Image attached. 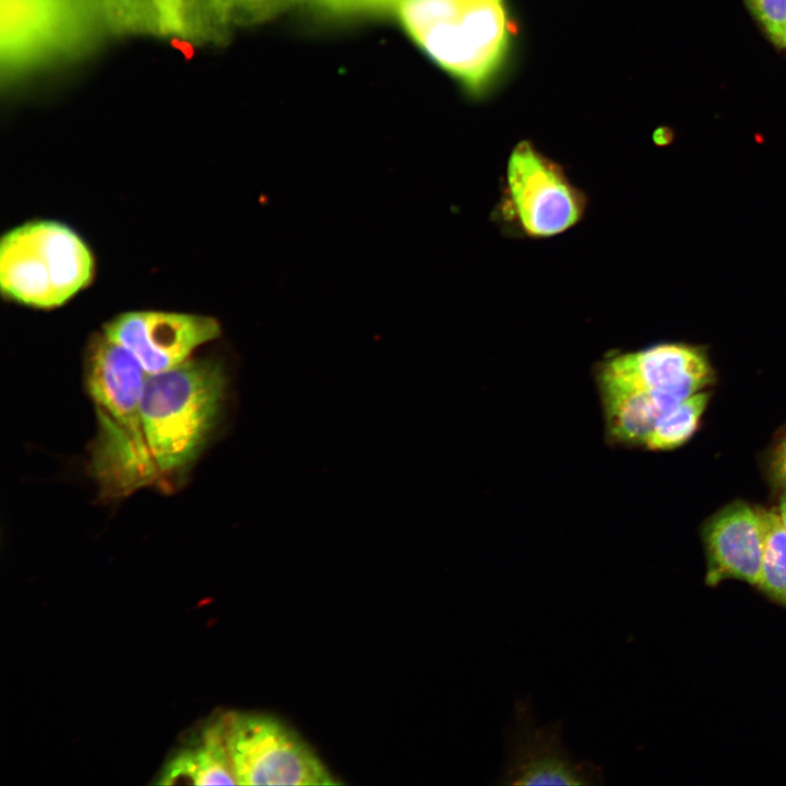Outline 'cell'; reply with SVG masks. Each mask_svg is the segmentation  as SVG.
I'll list each match as a JSON object with an SVG mask.
<instances>
[{
	"label": "cell",
	"instance_id": "6da1fadb",
	"mask_svg": "<svg viewBox=\"0 0 786 786\" xmlns=\"http://www.w3.org/2000/svg\"><path fill=\"white\" fill-rule=\"evenodd\" d=\"M85 370L97 426L88 472L99 496L117 500L158 483L141 410L147 372L104 332L88 344Z\"/></svg>",
	"mask_w": 786,
	"mask_h": 786
},
{
	"label": "cell",
	"instance_id": "7a4b0ae2",
	"mask_svg": "<svg viewBox=\"0 0 786 786\" xmlns=\"http://www.w3.org/2000/svg\"><path fill=\"white\" fill-rule=\"evenodd\" d=\"M228 374L218 357L189 358L147 374L142 418L159 480L186 473L215 430L226 402Z\"/></svg>",
	"mask_w": 786,
	"mask_h": 786
},
{
	"label": "cell",
	"instance_id": "3957f363",
	"mask_svg": "<svg viewBox=\"0 0 786 786\" xmlns=\"http://www.w3.org/2000/svg\"><path fill=\"white\" fill-rule=\"evenodd\" d=\"M94 272L86 242L57 221L27 222L10 229L0 241L1 290L23 306L60 307L90 285Z\"/></svg>",
	"mask_w": 786,
	"mask_h": 786
},
{
	"label": "cell",
	"instance_id": "277c9868",
	"mask_svg": "<svg viewBox=\"0 0 786 786\" xmlns=\"http://www.w3.org/2000/svg\"><path fill=\"white\" fill-rule=\"evenodd\" d=\"M405 35L454 79L479 88L504 58L509 25L501 2L418 0Z\"/></svg>",
	"mask_w": 786,
	"mask_h": 786
},
{
	"label": "cell",
	"instance_id": "5b68a950",
	"mask_svg": "<svg viewBox=\"0 0 786 786\" xmlns=\"http://www.w3.org/2000/svg\"><path fill=\"white\" fill-rule=\"evenodd\" d=\"M110 32H117L114 0H1L3 71L29 72Z\"/></svg>",
	"mask_w": 786,
	"mask_h": 786
},
{
	"label": "cell",
	"instance_id": "8992f818",
	"mask_svg": "<svg viewBox=\"0 0 786 786\" xmlns=\"http://www.w3.org/2000/svg\"><path fill=\"white\" fill-rule=\"evenodd\" d=\"M491 217L507 236L543 239L576 226L587 209L585 192L564 168L529 141L510 153Z\"/></svg>",
	"mask_w": 786,
	"mask_h": 786
},
{
	"label": "cell",
	"instance_id": "52a82bcc",
	"mask_svg": "<svg viewBox=\"0 0 786 786\" xmlns=\"http://www.w3.org/2000/svg\"><path fill=\"white\" fill-rule=\"evenodd\" d=\"M239 785H336L310 746L279 718L262 713L224 715Z\"/></svg>",
	"mask_w": 786,
	"mask_h": 786
},
{
	"label": "cell",
	"instance_id": "ba28073f",
	"mask_svg": "<svg viewBox=\"0 0 786 786\" xmlns=\"http://www.w3.org/2000/svg\"><path fill=\"white\" fill-rule=\"evenodd\" d=\"M500 785L592 786L604 783L600 765L575 758L565 747L559 720L538 724L529 699H519L504 734Z\"/></svg>",
	"mask_w": 786,
	"mask_h": 786
},
{
	"label": "cell",
	"instance_id": "9c48e42d",
	"mask_svg": "<svg viewBox=\"0 0 786 786\" xmlns=\"http://www.w3.org/2000/svg\"><path fill=\"white\" fill-rule=\"evenodd\" d=\"M103 332L153 374L191 358L196 348L221 336L222 326L205 314L139 310L116 315Z\"/></svg>",
	"mask_w": 786,
	"mask_h": 786
},
{
	"label": "cell",
	"instance_id": "30bf717a",
	"mask_svg": "<svg viewBox=\"0 0 786 786\" xmlns=\"http://www.w3.org/2000/svg\"><path fill=\"white\" fill-rule=\"evenodd\" d=\"M594 373L646 392L668 393L681 401L713 380L704 352L682 343L609 353L595 365Z\"/></svg>",
	"mask_w": 786,
	"mask_h": 786
},
{
	"label": "cell",
	"instance_id": "8fae6325",
	"mask_svg": "<svg viewBox=\"0 0 786 786\" xmlns=\"http://www.w3.org/2000/svg\"><path fill=\"white\" fill-rule=\"evenodd\" d=\"M710 586L727 579L758 586L764 548L760 509L736 502L722 509L703 532Z\"/></svg>",
	"mask_w": 786,
	"mask_h": 786
},
{
	"label": "cell",
	"instance_id": "7c38bea8",
	"mask_svg": "<svg viewBox=\"0 0 786 786\" xmlns=\"http://www.w3.org/2000/svg\"><path fill=\"white\" fill-rule=\"evenodd\" d=\"M605 424L614 445H646L658 419L680 402L667 393L646 392L594 373Z\"/></svg>",
	"mask_w": 786,
	"mask_h": 786
},
{
	"label": "cell",
	"instance_id": "4fadbf2b",
	"mask_svg": "<svg viewBox=\"0 0 786 786\" xmlns=\"http://www.w3.org/2000/svg\"><path fill=\"white\" fill-rule=\"evenodd\" d=\"M159 784H238L229 754L224 716L209 724L198 741L179 750L164 766Z\"/></svg>",
	"mask_w": 786,
	"mask_h": 786
},
{
	"label": "cell",
	"instance_id": "5bb4252c",
	"mask_svg": "<svg viewBox=\"0 0 786 786\" xmlns=\"http://www.w3.org/2000/svg\"><path fill=\"white\" fill-rule=\"evenodd\" d=\"M764 548L758 587L786 608V528L777 511L760 510Z\"/></svg>",
	"mask_w": 786,
	"mask_h": 786
},
{
	"label": "cell",
	"instance_id": "9a60e30c",
	"mask_svg": "<svg viewBox=\"0 0 786 786\" xmlns=\"http://www.w3.org/2000/svg\"><path fill=\"white\" fill-rule=\"evenodd\" d=\"M708 402V393L698 391L665 413L656 422L645 448L670 450L687 442L696 430Z\"/></svg>",
	"mask_w": 786,
	"mask_h": 786
},
{
	"label": "cell",
	"instance_id": "2e32d148",
	"mask_svg": "<svg viewBox=\"0 0 786 786\" xmlns=\"http://www.w3.org/2000/svg\"><path fill=\"white\" fill-rule=\"evenodd\" d=\"M156 33L170 36H193V0H145Z\"/></svg>",
	"mask_w": 786,
	"mask_h": 786
},
{
	"label": "cell",
	"instance_id": "e0dca14e",
	"mask_svg": "<svg viewBox=\"0 0 786 786\" xmlns=\"http://www.w3.org/2000/svg\"><path fill=\"white\" fill-rule=\"evenodd\" d=\"M771 41L786 47V0H745Z\"/></svg>",
	"mask_w": 786,
	"mask_h": 786
},
{
	"label": "cell",
	"instance_id": "ac0fdd59",
	"mask_svg": "<svg viewBox=\"0 0 786 786\" xmlns=\"http://www.w3.org/2000/svg\"><path fill=\"white\" fill-rule=\"evenodd\" d=\"M773 476L778 484L786 485V440L777 449L773 460Z\"/></svg>",
	"mask_w": 786,
	"mask_h": 786
},
{
	"label": "cell",
	"instance_id": "d6986e66",
	"mask_svg": "<svg viewBox=\"0 0 786 786\" xmlns=\"http://www.w3.org/2000/svg\"><path fill=\"white\" fill-rule=\"evenodd\" d=\"M784 527L786 528V489L781 496L779 505L777 510Z\"/></svg>",
	"mask_w": 786,
	"mask_h": 786
},
{
	"label": "cell",
	"instance_id": "ffe728a7",
	"mask_svg": "<svg viewBox=\"0 0 786 786\" xmlns=\"http://www.w3.org/2000/svg\"><path fill=\"white\" fill-rule=\"evenodd\" d=\"M472 1L501 2V0H472Z\"/></svg>",
	"mask_w": 786,
	"mask_h": 786
}]
</instances>
